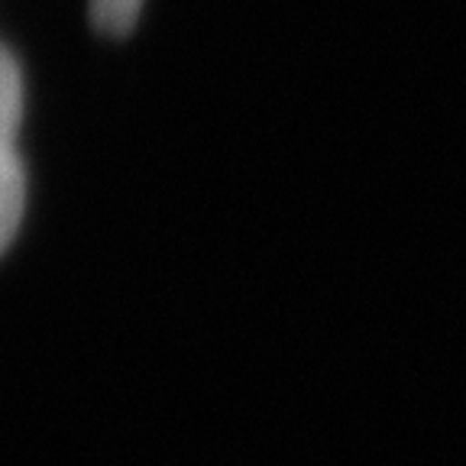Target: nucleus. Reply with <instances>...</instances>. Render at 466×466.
I'll return each mask as SVG.
<instances>
[{"label":"nucleus","mask_w":466,"mask_h":466,"mask_svg":"<svg viewBox=\"0 0 466 466\" xmlns=\"http://www.w3.org/2000/svg\"><path fill=\"white\" fill-rule=\"evenodd\" d=\"M20 120L23 75L16 58L0 46V253L14 243L26 211V172L16 149Z\"/></svg>","instance_id":"f257e3e1"},{"label":"nucleus","mask_w":466,"mask_h":466,"mask_svg":"<svg viewBox=\"0 0 466 466\" xmlns=\"http://www.w3.org/2000/svg\"><path fill=\"white\" fill-rule=\"evenodd\" d=\"M143 0H91V20L101 33L124 36L137 26Z\"/></svg>","instance_id":"f03ea898"}]
</instances>
